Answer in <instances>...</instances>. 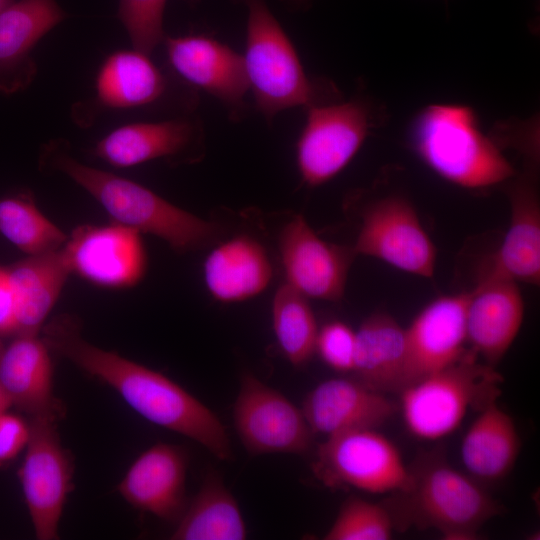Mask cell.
<instances>
[{"label":"cell","mask_w":540,"mask_h":540,"mask_svg":"<svg viewBox=\"0 0 540 540\" xmlns=\"http://www.w3.org/2000/svg\"><path fill=\"white\" fill-rule=\"evenodd\" d=\"M65 18L56 0H13L0 10V93L14 94L32 83L34 48Z\"/></svg>","instance_id":"18"},{"label":"cell","mask_w":540,"mask_h":540,"mask_svg":"<svg viewBox=\"0 0 540 540\" xmlns=\"http://www.w3.org/2000/svg\"><path fill=\"white\" fill-rule=\"evenodd\" d=\"M49 352L38 334H20L0 357V383L11 404L30 418L58 420L62 415Z\"/></svg>","instance_id":"21"},{"label":"cell","mask_w":540,"mask_h":540,"mask_svg":"<svg viewBox=\"0 0 540 540\" xmlns=\"http://www.w3.org/2000/svg\"><path fill=\"white\" fill-rule=\"evenodd\" d=\"M13 0H0V10L10 4Z\"/></svg>","instance_id":"38"},{"label":"cell","mask_w":540,"mask_h":540,"mask_svg":"<svg viewBox=\"0 0 540 540\" xmlns=\"http://www.w3.org/2000/svg\"><path fill=\"white\" fill-rule=\"evenodd\" d=\"M12 288L17 334H38L71 274L62 247L28 255L5 268Z\"/></svg>","instance_id":"24"},{"label":"cell","mask_w":540,"mask_h":540,"mask_svg":"<svg viewBox=\"0 0 540 540\" xmlns=\"http://www.w3.org/2000/svg\"><path fill=\"white\" fill-rule=\"evenodd\" d=\"M187 456L174 445L158 443L138 456L118 485L133 507L162 520L177 521L186 507Z\"/></svg>","instance_id":"20"},{"label":"cell","mask_w":540,"mask_h":540,"mask_svg":"<svg viewBox=\"0 0 540 540\" xmlns=\"http://www.w3.org/2000/svg\"><path fill=\"white\" fill-rule=\"evenodd\" d=\"M0 234L28 255L59 249L67 241L28 195L0 199Z\"/></svg>","instance_id":"30"},{"label":"cell","mask_w":540,"mask_h":540,"mask_svg":"<svg viewBox=\"0 0 540 540\" xmlns=\"http://www.w3.org/2000/svg\"><path fill=\"white\" fill-rule=\"evenodd\" d=\"M325 487L354 488L373 494L404 490L410 473L402 456L376 429H353L327 436L311 465Z\"/></svg>","instance_id":"7"},{"label":"cell","mask_w":540,"mask_h":540,"mask_svg":"<svg viewBox=\"0 0 540 540\" xmlns=\"http://www.w3.org/2000/svg\"><path fill=\"white\" fill-rule=\"evenodd\" d=\"M248 10L243 56L249 91L267 123L280 112L326 102L322 84L305 73L298 53L265 0H241Z\"/></svg>","instance_id":"5"},{"label":"cell","mask_w":540,"mask_h":540,"mask_svg":"<svg viewBox=\"0 0 540 540\" xmlns=\"http://www.w3.org/2000/svg\"><path fill=\"white\" fill-rule=\"evenodd\" d=\"M173 540H242L247 529L239 505L217 473H209L186 505Z\"/></svg>","instance_id":"28"},{"label":"cell","mask_w":540,"mask_h":540,"mask_svg":"<svg viewBox=\"0 0 540 540\" xmlns=\"http://www.w3.org/2000/svg\"><path fill=\"white\" fill-rule=\"evenodd\" d=\"M167 0H119L117 17L132 47L151 55L163 43L164 10Z\"/></svg>","instance_id":"32"},{"label":"cell","mask_w":540,"mask_h":540,"mask_svg":"<svg viewBox=\"0 0 540 540\" xmlns=\"http://www.w3.org/2000/svg\"><path fill=\"white\" fill-rule=\"evenodd\" d=\"M306 109L296 162L303 182L315 187L331 180L352 160L369 133L371 117L360 100L326 101Z\"/></svg>","instance_id":"8"},{"label":"cell","mask_w":540,"mask_h":540,"mask_svg":"<svg viewBox=\"0 0 540 540\" xmlns=\"http://www.w3.org/2000/svg\"><path fill=\"white\" fill-rule=\"evenodd\" d=\"M352 250L422 277L434 273L435 246L413 206L402 197L380 199L364 210Z\"/></svg>","instance_id":"11"},{"label":"cell","mask_w":540,"mask_h":540,"mask_svg":"<svg viewBox=\"0 0 540 540\" xmlns=\"http://www.w3.org/2000/svg\"><path fill=\"white\" fill-rule=\"evenodd\" d=\"M355 344V332L348 325L331 321L318 330L315 352L330 368L353 372Z\"/></svg>","instance_id":"33"},{"label":"cell","mask_w":540,"mask_h":540,"mask_svg":"<svg viewBox=\"0 0 540 540\" xmlns=\"http://www.w3.org/2000/svg\"><path fill=\"white\" fill-rule=\"evenodd\" d=\"M41 158L97 200L114 223L152 234L178 252L201 249L220 233L217 224L173 205L145 186L78 161L64 140L46 143Z\"/></svg>","instance_id":"3"},{"label":"cell","mask_w":540,"mask_h":540,"mask_svg":"<svg viewBox=\"0 0 540 540\" xmlns=\"http://www.w3.org/2000/svg\"><path fill=\"white\" fill-rule=\"evenodd\" d=\"M196 117L132 122L111 130L93 148V154L117 168L133 167L156 159L188 156L203 140Z\"/></svg>","instance_id":"17"},{"label":"cell","mask_w":540,"mask_h":540,"mask_svg":"<svg viewBox=\"0 0 540 540\" xmlns=\"http://www.w3.org/2000/svg\"><path fill=\"white\" fill-rule=\"evenodd\" d=\"M395 531L392 519L381 502L348 497L325 533V540H389Z\"/></svg>","instance_id":"31"},{"label":"cell","mask_w":540,"mask_h":540,"mask_svg":"<svg viewBox=\"0 0 540 540\" xmlns=\"http://www.w3.org/2000/svg\"><path fill=\"white\" fill-rule=\"evenodd\" d=\"M188 4L194 5L197 4L200 0H185Z\"/></svg>","instance_id":"39"},{"label":"cell","mask_w":540,"mask_h":540,"mask_svg":"<svg viewBox=\"0 0 540 540\" xmlns=\"http://www.w3.org/2000/svg\"><path fill=\"white\" fill-rule=\"evenodd\" d=\"M162 44L170 68L184 82L218 100L231 120L245 115L249 86L241 54L201 34L165 36Z\"/></svg>","instance_id":"12"},{"label":"cell","mask_w":540,"mask_h":540,"mask_svg":"<svg viewBox=\"0 0 540 540\" xmlns=\"http://www.w3.org/2000/svg\"><path fill=\"white\" fill-rule=\"evenodd\" d=\"M29 435L30 426L24 419L7 411L0 414V466L25 449Z\"/></svg>","instance_id":"34"},{"label":"cell","mask_w":540,"mask_h":540,"mask_svg":"<svg viewBox=\"0 0 540 540\" xmlns=\"http://www.w3.org/2000/svg\"><path fill=\"white\" fill-rule=\"evenodd\" d=\"M417 155L435 173L465 188H485L514 175L496 143L483 133L474 111L464 105L423 109L410 133Z\"/></svg>","instance_id":"4"},{"label":"cell","mask_w":540,"mask_h":540,"mask_svg":"<svg viewBox=\"0 0 540 540\" xmlns=\"http://www.w3.org/2000/svg\"><path fill=\"white\" fill-rule=\"evenodd\" d=\"M233 421L251 454H304L311 448L314 434L302 409L251 373L240 379Z\"/></svg>","instance_id":"10"},{"label":"cell","mask_w":540,"mask_h":540,"mask_svg":"<svg viewBox=\"0 0 540 540\" xmlns=\"http://www.w3.org/2000/svg\"><path fill=\"white\" fill-rule=\"evenodd\" d=\"M3 350H4V346H3V344H2V342L0 340V357H1L2 353H3Z\"/></svg>","instance_id":"40"},{"label":"cell","mask_w":540,"mask_h":540,"mask_svg":"<svg viewBox=\"0 0 540 540\" xmlns=\"http://www.w3.org/2000/svg\"><path fill=\"white\" fill-rule=\"evenodd\" d=\"M62 250L71 273L102 287H132L147 269L140 233L118 223L79 226Z\"/></svg>","instance_id":"13"},{"label":"cell","mask_w":540,"mask_h":540,"mask_svg":"<svg viewBox=\"0 0 540 540\" xmlns=\"http://www.w3.org/2000/svg\"><path fill=\"white\" fill-rule=\"evenodd\" d=\"M502 382L493 366L468 349L456 362L403 389L399 408L414 436L436 440L457 429L469 409L480 411L497 400Z\"/></svg>","instance_id":"6"},{"label":"cell","mask_w":540,"mask_h":540,"mask_svg":"<svg viewBox=\"0 0 540 540\" xmlns=\"http://www.w3.org/2000/svg\"><path fill=\"white\" fill-rule=\"evenodd\" d=\"M308 298L282 284L273 297L272 323L277 342L288 361L296 367L315 353L318 326Z\"/></svg>","instance_id":"29"},{"label":"cell","mask_w":540,"mask_h":540,"mask_svg":"<svg viewBox=\"0 0 540 540\" xmlns=\"http://www.w3.org/2000/svg\"><path fill=\"white\" fill-rule=\"evenodd\" d=\"M353 372L382 393H399L406 358V330L386 313H374L355 332Z\"/></svg>","instance_id":"27"},{"label":"cell","mask_w":540,"mask_h":540,"mask_svg":"<svg viewBox=\"0 0 540 540\" xmlns=\"http://www.w3.org/2000/svg\"><path fill=\"white\" fill-rule=\"evenodd\" d=\"M469 292L441 296L429 303L406 330V358L399 393L459 360L466 352ZM398 393V394H399Z\"/></svg>","instance_id":"14"},{"label":"cell","mask_w":540,"mask_h":540,"mask_svg":"<svg viewBox=\"0 0 540 540\" xmlns=\"http://www.w3.org/2000/svg\"><path fill=\"white\" fill-rule=\"evenodd\" d=\"M279 250L287 284L307 298H342L355 256L352 249L322 240L296 215L280 232Z\"/></svg>","instance_id":"15"},{"label":"cell","mask_w":540,"mask_h":540,"mask_svg":"<svg viewBox=\"0 0 540 540\" xmlns=\"http://www.w3.org/2000/svg\"><path fill=\"white\" fill-rule=\"evenodd\" d=\"M41 338L50 351L113 388L146 420L199 443L219 460L232 458L226 428L211 409L167 376L88 342L76 317H54Z\"/></svg>","instance_id":"1"},{"label":"cell","mask_w":540,"mask_h":540,"mask_svg":"<svg viewBox=\"0 0 540 540\" xmlns=\"http://www.w3.org/2000/svg\"><path fill=\"white\" fill-rule=\"evenodd\" d=\"M511 219L508 231L496 253L483 264L516 282L539 285L540 206L534 184L523 177L509 193Z\"/></svg>","instance_id":"25"},{"label":"cell","mask_w":540,"mask_h":540,"mask_svg":"<svg viewBox=\"0 0 540 540\" xmlns=\"http://www.w3.org/2000/svg\"><path fill=\"white\" fill-rule=\"evenodd\" d=\"M523 315L517 282L483 264L466 307V339L470 349L495 367L518 335Z\"/></svg>","instance_id":"16"},{"label":"cell","mask_w":540,"mask_h":540,"mask_svg":"<svg viewBox=\"0 0 540 540\" xmlns=\"http://www.w3.org/2000/svg\"><path fill=\"white\" fill-rule=\"evenodd\" d=\"M17 334L15 301L5 268L0 267V337Z\"/></svg>","instance_id":"35"},{"label":"cell","mask_w":540,"mask_h":540,"mask_svg":"<svg viewBox=\"0 0 540 540\" xmlns=\"http://www.w3.org/2000/svg\"><path fill=\"white\" fill-rule=\"evenodd\" d=\"M521 440L513 418L496 400L483 407L461 444V460L475 480L496 482L514 467Z\"/></svg>","instance_id":"26"},{"label":"cell","mask_w":540,"mask_h":540,"mask_svg":"<svg viewBox=\"0 0 540 540\" xmlns=\"http://www.w3.org/2000/svg\"><path fill=\"white\" fill-rule=\"evenodd\" d=\"M57 420L30 418V435L19 479L25 503L39 540H54L67 496L72 489L73 462L62 446Z\"/></svg>","instance_id":"9"},{"label":"cell","mask_w":540,"mask_h":540,"mask_svg":"<svg viewBox=\"0 0 540 540\" xmlns=\"http://www.w3.org/2000/svg\"><path fill=\"white\" fill-rule=\"evenodd\" d=\"M288 1L295 5H303L310 0H288Z\"/></svg>","instance_id":"37"},{"label":"cell","mask_w":540,"mask_h":540,"mask_svg":"<svg viewBox=\"0 0 540 540\" xmlns=\"http://www.w3.org/2000/svg\"><path fill=\"white\" fill-rule=\"evenodd\" d=\"M167 88L165 75L149 54L133 47L117 50L97 71L94 104L107 110L146 107L159 101Z\"/></svg>","instance_id":"23"},{"label":"cell","mask_w":540,"mask_h":540,"mask_svg":"<svg viewBox=\"0 0 540 540\" xmlns=\"http://www.w3.org/2000/svg\"><path fill=\"white\" fill-rule=\"evenodd\" d=\"M398 408L385 393L357 379L333 378L313 388L301 409L312 433L327 437L353 429H376Z\"/></svg>","instance_id":"19"},{"label":"cell","mask_w":540,"mask_h":540,"mask_svg":"<svg viewBox=\"0 0 540 540\" xmlns=\"http://www.w3.org/2000/svg\"><path fill=\"white\" fill-rule=\"evenodd\" d=\"M12 406L11 401L0 383V414L6 412Z\"/></svg>","instance_id":"36"},{"label":"cell","mask_w":540,"mask_h":540,"mask_svg":"<svg viewBox=\"0 0 540 540\" xmlns=\"http://www.w3.org/2000/svg\"><path fill=\"white\" fill-rule=\"evenodd\" d=\"M408 469V487L381 501L396 531L435 529L448 540H473L503 511L478 481L454 469L440 452L418 455Z\"/></svg>","instance_id":"2"},{"label":"cell","mask_w":540,"mask_h":540,"mask_svg":"<svg viewBox=\"0 0 540 540\" xmlns=\"http://www.w3.org/2000/svg\"><path fill=\"white\" fill-rule=\"evenodd\" d=\"M206 287L223 303L242 302L263 292L272 278L264 247L247 235L232 237L216 246L203 265Z\"/></svg>","instance_id":"22"}]
</instances>
